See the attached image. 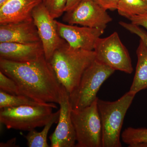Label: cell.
<instances>
[{
  "label": "cell",
  "instance_id": "1",
  "mask_svg": "<svg viewBox=\"0 0 147 147\" xmlns=\"http://www.w3.org/2000/svg\"><path fill=\"white\" fill-rule=\"evenodd\" d=\"M0 69L15 81L20 94L39 103L60 102L62 86L45 56L24 62L0 59Z\"/></svg>",
  "mask_w": 147,
  "mask_h": 147
},
{
  "label": "cell",
  "instance_id": "28",
  "mask_svg": "<svg viewBox=\"0 0 147 147\" xmlns=\"http://www.w3.org/2000/svg\"><path fill=\"white\" fill-rule=\"evenodd\" d=\"M145 1H146V3H147V0H145Z\"/></svg>",
  "mask_w": 147,
  "mask_h": 147
},
{
  "label": "cell",
  "instance_id": "2",
  "mask_svg": "<svg viewBox=\"0 0 147 147\" xmlns=\"http://www.w3.org/2000/svg\"><path fill=\"white\" fill-rule=\"evenodd\" d=\"M96 60L94 51L76 49L66 42L49 62L59 83L70 94L78 86L86 69Z\"/></svg>",
  "mask_w": 147,
  "mask_h": 147
},
{
  "label": "cell",
  "instance_id": "4",
  "mask_svg": "<svg viewBox=\"0 0 147 147\" xmlns=\"http://www.w3.org/2000/svg\"><path fill=\"white\" fill-rule=\"evenodd\" d=\"M57 108L55 103H47L1 108L0 122L8 129L30 131L45 126L53 116V108Z\"/></svg>",
  "mask_w": 147,
  "mask_h": 147
},
{
  "label": "cell",
  "instance_id": "9",
  "mask_svg": "<svg viewBox=\"0 0 147 147\" xmlns=\"http://www.w3.org/2000/svg\"><path fill=\"white\" fill-rule=\"evenodd\" d=\"M63 21L69 25L105 30L113 19L107 10L92 0H81L71 10L65 12Z\"/></svg>",
  "mask_w": 147,
  "mask_h": 147
},
{
  "label": "cell",
  "instance_id": "6",
  "mask_svg": "<svg viewBox=\"0 0 147 147\" xmlns=\"http://www.w3.org/2000/svg\"><path fill=\"white\" fill-rule=\"evenodd\" d=\"M98 98L81 110H71V119L76 134V146L102 147V125Z\"/></svg>",
  "mask_w": 147,
  "mask_h": 147
},
{
  "label": "cell",
  "instance_id": "18",
  "mask_svg": "<svg viewBox=\"0 0 147 147\" xmlns=\"http://www.w3.org/2000/svg\"><path fill=\"white\" fill-rule=\"evenodd\" d=\"M124 143L129 147H147V128L129 127L121 134Z\"/></svg>",
  "mask_w": 147,
  "mask_h": 147
},
{
  "label": "cell",
  "instance_id": "11",
  "mask_svg": "<svg viewBox=\"0 0 147 147\" xmlns=\"http://www.w3.org/2000/svg\"><path fill=\"white\" fill-rule=\"evenodd\" d=\"M56 22L58 33L69 45L76 49L88 51L94 50L98 40L105 30Z\"/></svg>",
  "mask_w": 147,
  "mask_h": 147
},
{
  "label": "cell",
  "instance_id": "13",
  "mask_svg": "<svg viewBox=\"0 0 147 147\" xmlns=\"http://www.w3.org/2000/svg\"><path fill=\"white\" fill-rule=\"evenodd\" d=\"M44 56L41 41L34 43L0 42V59L24 62L36 60Z\"/></svg>",
  "mask_w": 147,
  "mask_h": 147
},
{
  "label": "cell",
  "instance_id": "8",
  "mask_svg": "<svg viewBox=\"0 0 147 147\" xmlns=\"http://www.w3.org/2000/svg\"><path fill=\"white\" fill-rule=\"evenodd\" d=\"M32 16L42 43L44 56L49 61L55 51L66 42L58 33L56 20L51 16L43 3L34 9Z\"/></svg>",
  "mask_w": 147,
  "mask_h": 147
},
{
  "label": "cell",
  "instance_id": "25",
  "mask_svg": "<svg viewBox=\"0 0 147 147\" xmlns=\"http://www.w3.org/2000/svg\"><path fill=\"white\" fill-rule=\"evenodd\" d=\"M81 0H68L65 8V12L69 11L73 9Z\"/></svg>",
  "mask_w": 147,
  "mask_h": 147
},
{
  "label": "cell",
  "instance_id": "23",
  "mask_svg": "<svg viewBox=\"0 0 147 147\" xmlns=\"http://www.w3.org/2000/svg\"><path fill=\"white\" fill-rule=\"evenodd\" d=\"M105 10H117L119 0H92Z\"/></svg>",
  "mask_w": 147,
  "mask_h": 147
},
{
  "label": "cell",
  "instance_id": "24",
  "mask_svg": "<svg viewBox=\"0 0 147 147\" xmlns=\"http://www.w3.org/2000/svg\"><path fill=\"white\" fill-rule=\"evenodd\" d=\"M129 20H130L132 24L139 26L144 27L147 30V13L132 16Z\"/></svg>",
  "mask_w": 147,
  "mask_h": 147
},
{
  "label": "cell",
  "instance_id": "20",
  "mask_svg": "<svg viewBox=\"0 0 147 147\" xmlns=\"http://www.w3.org/2000/svg\"><path fill=\"white\" fill-rule=\"evenodd\" d=\"M68 0H43L42 3L54 19L61 16L65 11Z\"/></svg>",
  "mask_w": 147,
  "mask_h": 147
},
{
  "label": "cell",
  "instance_id": "10",
  "mask_svg": "<svg viewBox=\"0 0 147 147\" xmlns=\"http://www.w3.org/2000/svg\"><path fill=\"white\" fill-rule=\"evenodd\" d=\"M60 115L57 126L49 137L52 147L76 146V134L71 119L72 110L69 94L62 86Z\"/></svg>",
  "mask_w": 147,
  "mask_h": 147
},
{
  "label": "cell",
  "instance_id": "21",
  "mask_svg": "<svg viewBox=\"0 0 147 147\" xmlns=\"http://www.w3.org/2000/svg\"><path fill=\"white\" fill-rule=\"evenodd\" d=\"M0 90L11 94H20L19 88L15 81L1 71H0Z\"/></svg>",
  "mask_w": 147,
  "mask_h": 147
},
{
  "label": "cell",
  "instance_id": "7",
  "mask_svg": "<svg viewBox=\"0 0 147 147\" xmlns=\"http://www.w3.org/2000/svg\"><path fill=\"white\" fill-rule=\"evenodd\" d=\"M96 60L115 69L131 74L133 71L131 58L118 33L114 32L104 38H99L95 46Z\"/></svg>",
  "mask_w": 147,
  "mask_h": 147
},
{
  "label": "cell",
  "instance_id": "16",
  "mask_svg": "<svg viewBox=\"0 0 147 147\" xmlns=\"http://www.w3.org/2000/svg\"><path fill=\"white\" fill-rule=\"evenodd\" d=\"M60 110L53 113L50 120L45 125L44 128L40 132L35 129L29 131V133L25 136L27 141V144L29 147H48L47 137L48 132L53 124L57 123L59 117Z\"/></svg>",
  "mask_w": 147,
  "mask_h": 147
},
{
  "label": "cell",
  "instance_id": "26",
  "mask_svg": "<svg viewBox=\"0 0 147 147\" xmlns=\"http://www.w3.org/2000/svg\"><path fill=\"white\" fill-rule=\"evenodd\" d=\"M16 138H14L13 139L8 140L5 143H1L0 144L1 147H10L16 146Z\"/></svg>",
  "mask_w": 147,
  "mask_h": 147
},
{
  "label": "cell",
  "instance_id": "5",
  "mask_svg": "<svg viewBox=\"0 0 147 147\" xmlns=\"http://www.w3.org/2000/svg\"><path fill=\"white\" fill-rule=\"evenodd\" d=\"M115 71L95 60L84 71L78 86L69 94L72 110H82L94 102L102 84Z\"/></svg>",
  "mask_w": 147,
  "mask_h": 147
},
{
  "label": "cell",
  "instance_id": "19",
  "mask_svg": "<svg viewBox=\"0 0 147 147\" xmlns=\"http://www.w3.org/2000/svg\"><path fill=\"white\" fill-rule=\"evenodd\" d=\"M44 104L46 103H39L23 95L11 94L0 90V109L22 105H36Z\"/></svg>",
  "mask_w": 147,
  "mask_h": 147
},
{
  "label": "cell",
  "instance_id": "22",
  "mask_svg": "<svg viewBox=\"0 0 147 147\" xmlns=\"http://www.w3.org/2000/svg\"><path fill=\"white\" fill-rule=\"evenodd\" d=\"M124 28L130 32L131 33L137 35L142 39L147 46V32L140 26L132 23H127L120 21L119 23Z\"/></svg>",
  "mask_w": 147,
  "mask_h": 147
},
{
  "label": "cell",
  "instance_id": "12",
  "mask_svg": "<svg viewBox=\"0 0 147 147\" xmlns=\"http://www.w3.org/2000/svg\"><path fill=\"white\" fill-rule=\"evenodd\" d=\"M40 41L33 20L0 25V42L28 44Z\"/></svg>",
  "mask_w": 147,
  "mask_h": 147
},
{
  "label": "cell",
  "instance_id": "15",
  "mask_svg": "<svg viewBox=\"0 0 147 147\" xmlns=\"http://www.w3.org/2000/svg\"><path fill=\"white\" fill-rule=\"evenodd\" d=\"M136 53L137 63L130 92L136 94L140 91L147 89V46L140 39Z\"/></svg>",
  "mask_w": 147,
  "mask_h": 147
},
{
  "label": "cell",
  "instance_id": "3",
  "mask_svg": "<svg viewBox=\"0 0 147 147\" xmlns=\"http://www.w3.org/2000/svg\"><path fill=\"white\" fill-rule=\"evenodd\" d=\"M129 91L114 101L98 98L102 129V147H121L120 134L124 119L135 96Z\"/></svg>",
  "mask_w": 147,
  "mask_h": 147
},
{
  "label": "cell",
  "instance_id": "14",
  "mask_svg": "<svg viewBox=\"0 0 147 147\" xmlns=\"http://www.w3.org/2000/svg\"><path fill=\"white\" fill-rule=\"evenodd\" d=\"M43 0H7L0 6V25L33 20L32 13Z\"/></svg>",
  "mask_w": 147,
  "mask_h": 147
},
{
  "label": "cell",
  "instance_id": "17",
  "mask_svg": "<svg viewBox=\"0 0 147 147\" xmlns=\"http://www.w3.org/2000/svg\"><path fill=\"white\" fill-rule=\"evenodd\" d=\"M117 10L119 15L127 19L147 13V3L145 0H119Z\"/></svg>",
  "mask_w": 147,
  "mask_h": 147
},
{
  "label": "cell",
  "instance_id": "27",
  "mask_svg": "<svg viewBox=\"0 0 147 147\" xmlns=\"http://www.w3.org/2000/svg\"><path fill=\"white\" fill-rule=\"evenodd\" d=\"M7 1V0H0V6L2 5Z\"/></svg>",
  "mask_w": 147,
  "mask_h": 147
}]
</instances>
